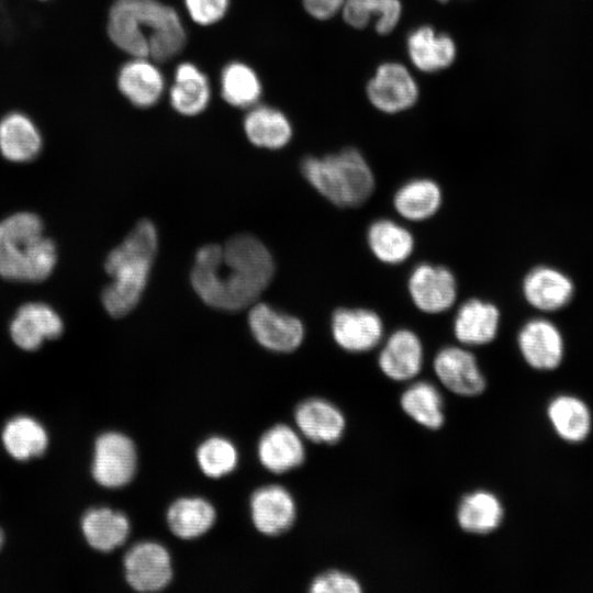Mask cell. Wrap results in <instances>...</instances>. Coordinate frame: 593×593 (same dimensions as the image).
I'll return each mask as SVG.
<instances>
[{"mask_svg": "<svg viewBox=\"0 0 593 593\" xmlns=\"http://www.w3.org/2000/svg\"><path fill=\"white\" fill-rule=\"evenodd\" d=\"M273 273L267 247L250 234H238L224 245L208 244L198 249L190 281L205 304L235 312L254 304Z\"/></svg>", "mask_w": 593, "mask_h": 593, "instance_id": "cell-1", "label": "cell"}, {"mask_svg": "<svg viewBox=\"0 0 593 593\" xmlns=\"http://www.w3.org/2000/svg\"><path fill=\"white\" fill-rule=\"evenodd\" d=\"M108 33L132 57L155 63L171 59L186 43L179 14L157 0H116L109 13Z\"/></svg>", "mask_w": 593, "mask_h": 593, "instance_id": "cell-2", "label": "cell"}, {"mask_svg": "<svg viewBox=\"0 0 593 593\" xmlns=\"http://www.w3.org/2000/svg\"><path fill=\"white\" fill-rule=\"evenodd\" d=\"M157 248L156 227L153 222L145 219L109 253L104 268L113 280L103 289L101 300L111 316L122 317L138 304Z\"/></svg>", "mask_w": 593, "mask_h": 593, "instance_id": "cell-3", "label": "cell"}, {"mask_svg": "<svg viewBox=\"0 0 593 593\" xmlns=\"http://www.w3.org/2000/svg\"><path fill=\"white\" fill-rule=\"evenodd\" d=\"M57 260L54 242L46 237L41 219L30 212L0 222V276L12 281L46 279Z\"/></svg>", "mask_w": 593, "mask_h": 593, "instance_id": "cell-4", "label": "cell"}, {"mask_svg": "<svg viewBox=\"0 0 593 593\" xmlns=\"http://www.w3.org/2000/svg\"><path fill=\"white\" fill-rule=\"evenodd\" d=\"M305 180L338 208H358L376 190V177L368 160L354 147L322 157L306 156L300 164Z\"/></svg>", "mask_w": 593, "mask_h": 593, "instance_id": "cell-5", "label": "cell"}, {"mask_svg": "<svg viewBox=\"0 0 593 593\" xmlns=\"http://www.w3.org/2000/svg\"><path fill=\"white\" fill-rule=\"evenodd\" d=\"M406 288L414 306L429 315L449 311L458 298L455 273L439 264L416 265L409 275Z\"/></svg>", "mask_w": 593, "mask_h": 593, "instance_id": "cell-6", "label": "cell"}, {"mask_svg": "<svg viewBox=\"0 0 593 593\" xmlns=\"http://www.w3.org/2000/svg\"><path fill=\"white\" fill-rule=\"evenodd\" d=\"M331 333L336 345L343 350L363 354L382 343L384 324L374 310L342 306L332 314Z\"/></svg>", "mask_w": 593, "mask_h": 593, "instance_id": "cell-7", "label": "cell"}, {"mask_svg": "<svg viewBox=\"0 0 593 593\" xmlns=\"http://www.w3.org/2000/svg\"><path fill=\"white\" fill-rule=\"evenodd\" d=\"M366 91L370 103L387 114L412 108L419 94L414 76L403 64L396 61L379 65Z\"/></svg>", "mask_w": 593, "mask_h": 593, "instance_id": "cell-8", "label": "cell"}, {"mask_svg": "<svg viewBox=\"0 0 593 593\" xmlns=\"http://www.w3.org/2000/svg\"><path fill=\"white\" fill-rule=\"evenodd\" d=\"M137 455L134 443L125 435L110 432L94 445L92 475L105 488H121L134 477Z\"/></svg>", "mask_w": 593, "mask_h": 593, "instance_id": "cell-9", "label": "cell"}, {"mask_svg": "<svg viewBox=\"0 0 593 593\" xmlns=\"http://www.w3.org/2000/svg\"><path fill=\"white\" fill-rule=\"evenodd\" d=\"M433 369L439 382L460 396L481 394L486 385L475 355L462 345L440 348L434 359Z\"/></svg>", "mask_w": 593, "mask_h": 593, "instance_id": "cell-10", "label": "cell"}, {"mask_svg": "<svg viewBox=\"0 0 593 593\" xmlns=\"http://www.w3.org/2000/svg\"><path fill=\"white\" fill-rule=\"evenodd\" d=\"M248 325L254 338L276 353H290L300 347L305 329L300 318L280 312L266 303L253 304Z\"/></svg>", "mask_w": 593, "mask_h": 593, "instance_id": "cell-11", "label": "cell"}, {"mask_svg": "<svg viewBox=\"0 0 593 593\" xmlns=\"http://www.w3.org/2000/svg\"><path fill=\"white\" fill-rule=\"evenodd\" d=\"M127 583L139 592H155L167 586L172 578L168 550L155 541L134 545L124 557Z\"/></svg>", "mask_w": 593, "mask_h": 593, "instance_id": "cell-12", "label": "cell"}, {"mask_svg": "<svg viewBox=\"0 0 593 593\" xmlns=\"http://www.w3.org/2000/svg\"><path fill=\"white\" fill-rule=\"evenodd\" d=\"M423 365V343L414 331L406 327L393 331L385 338L378 355L380 371L395 382L413 380Z\"/></svg>", "mask_w": 593, "mask_h": 593, "instance_id": "cell-13", "label": "cell"}, {"mask_svg": "<svg viewBox=\"0 0 593 593\" xmlns=\"http://www.w3.org/2000/svg\"><path fill=\"white\" fill-rule=\"evenodd\" d=\"M500 324L501 312L493 302L470 298L458 306L452 320V333L460 345L480 347L496 338Z\"/></svg>", "mask_w": 593, "mask_h": 593, "instance_id": "cell-14", "label": "cell"}, {"mask_svg": "<svg viewBox=\"0 0 593 593\" xmlns=\"http://www.w3.org/2000/svg\"><path fill=\"white\" fill-rule=\"evenodd\" d=\"M63 328L61 318L49 305L31 302L16 311L10 324V334L20 348L35 350L44 340L59 337Z\"/></svg>", "mask_w": 593, "mask_h": 593, "instance_id": "cell-15", "label": "cell"}, {"mask_svg": "<svg viewBox=\"0 0 593 593\" xmlns=\"http://www.w3.org/2000/svg\"><path fill=\"white\" fill-rule=\"evenodd\" d=\"M249 506L255 527L268 536L288 530L296 514L292 495L280 485L257 489L250 497Z\"/></svg>", "mask_w": 593, "mask_h": 593, "instance_id": "cell-16", "label": "cell"}, {"mask_svg": "<svg viewBox=\"0 0 593 593\" xmlns=\"http://www.w3.org/2000/svg\"><path fill=\"white\" fill-rule=\"evenodd\" d=\"M517 343L525 361L538 370L556 368L563 354L562 337L548 320L533 318L521 328Z\"/></svg>", "mask_w": 593, "mask_h": 593, "instance_id": "cell-17", "label": "cell"}, {"mask_svg": "<svg viewBox=\"0 0 593 593\" xmlns=\"http://www.w3.org/2000/svg\"><path fill=\"white\" fill-rule=\"evenodd\" d=\"M294 421L300 433L315 444H336L346 429V418L339 407L320 398L301 402Z\"/></svg>", "mask_w": 593, "mask_h": 593, "instance_id": "cell-18", "label": "cell"}, {"mask_svg": "<svg viewBox=\"0 0 593 593\" xmlns=\"http://www.w3.org/2000/svg\"><path fill=\"white\" fill-rule=\"evenodd\" d=\"M406 53L416 69L432 74L448 68L455 61L457 46L448 34L421 25L409 33Z\"/></svg>", "mask_w": 593, "mask_h": 593, "instance_id": "cell-19", "label": "cell"}, {"mask_svg": "<svg viewBox=\"0 0 593 593\" xmlns=\"http://www.w3.org/2000/svg\"><path fill=\"white\" fill-rule=\"evenodd\" d=\"M118 86L132 104L146 109L156 104L161 98L165 79L154 60L146 57H133L121 67Z\"/></svg>", "mask_w": 593, "mask_h": 593, "instance_id": "cell-20", "label": "cell"}, {"mask_svg": "<svg viewBox=\"0 0 593 593\" xmlns=\"http://www.w3.org/2000/svg\"><path fill=\"white\" fill-rule=\"evenodd\" d=\"M525 300L533 307L551 312L567 305L573 295V283L561 271L547 267H535L527 272L522 283Z\"/></svg>", "mask_w": 593, "mask_h": 593, "instance_id": "cell-21", "label": "cell"}, {"mask_svg": "<svg viewBox=\"0 0 593 593\" xmlns=\"http://www.w3.org/2000/svg\"><path fill=\"white\" fill-rule=\"evenodd\" d=\"M443 189L437 181L418 177L405 181L396 189L392 204L400 217L419 223L435 216L443 205Z\"/></svg>", "mask_w": 593, "mask_h": 593, "instance_id": "cell-22", "label": "cell"}, {"mask_svg": "<svg viewBox=\"0 0 593 593\" xmlns=\"http://www.w3.org/2000/svg\"><path fill=\"white\" fill-rule=\"evenodd\" d=\"M366 242L373 257L389 266L405 262L415 249L412 232L405 225L387 217L377 219L369 224Z\"/></svg>", "mask_w": 593, "mask_h": 593, "instance_id": "cell-23", "label": "cell"}, {"mask_svg": "<svg viewBox=\"0 0 593 593\" xmlns=\"http://www.w3.org/2000/svg\"><path fill=\"white\" fill-rule=\"evenodd\" d=\"M257 451L260 463L275 473L292 470L305 459V448L300 435L284 424L276 425L264 433Z\"/></svg>", "mask_w": 593, "mask_h": 593, "instance_id": "cell-24", "label": "cell"}, {"mask_svg": "<svg viewBox=\"0 0 593 593\" xmlns=\"http://www.w3.org/2000/svg\"><path fill=\"white\" fill-rule=\"evenodd\" d=\"M170 103L183 115H195L206 109L211 99L208 77L192 63H181L175 70L169 90Z\"/></svg>", "mask_w": 593, "mask_h": 593, "instance_id": "cell-25", "label": "cell"}, {"mask_svg": "<svg viewBox=\"0 0 593 593\" xmlns=\"http://www.w3.org/2000/svg\"><path fill=\"white\" fill-rule=\"evenodd\" d=\"M504 516L500 499L486 490H475L466 494L457 507L459 527L471 534L484 535L495 530Z\"/></svg>", "mask_w": 593, "mask_h": 593, "instance_id": "cell-26", "label": "cell"}, {"mask_svg": "<svg viewBox=\"0 0 593 593\" xmlns=\"http://www.w3.org/2000/svg\"><path fill=\"white\" fill-rule=\"evenodd\" d=\"M243 126L247 138L258 147L278 149L292 137L289 119L280 110L268 105L251 107L244 118Z\"/></svg>", "mask_w": 593, "mask_h": 593, "instance_id": "cell-27", "label": "cell"}, {"mask_svg": "<svg viewBox=\"0 0 593 593\" xmlns=\"http://www.w3.org/2000/svg\"><path fill=\"white\" fill-rule=\"evenodd\" d=\"M81 528L92 548L108 552L126 540L130 534V522L123 513L101 507L86 513Z\"/></svg>", "mask_w": 593, "mask_h": 593, "instance_id": "cell-28", "label": "cell"}, {"mask_svg": "<svg viewBox=\"0 0 593 593\" xmlns=\"http://www.w3.org/2000/svg\"><path fill=\"white\" fill-rule=\"evenodd\" d=\"M402 411L418 425L438 429L444 425V399L437 387L428 381L410 384L400 396Z\"/></svg>", "mask_w": 593, "mask_h": 593, "instance_id": "cell-29", "label": "cell"}, {"mask_svg": "<svg viewBox=\"0 0 593 593\" xmlns=\"http://www.w3.org/2000/svg\"><path fill=\"white\" fill-rule=\"evenodd\" d=\"M41 146V135L26 116L12 113L0 122V150L7 159L29 161L38 154Z\"/></svg>", "mask_w": 593, "mask_h": 593, "instance_id": "cell-30", "label": "cell"}, {"mask_svg": "<svg viewBox=\"0 0 593 593\" xmlns=\"http://www.w3.org/2000/svg\"><path fill=\"white\" fill-rule=\"evenodd\" d=\"M213 505L202 497H180L168 508L167 523L179 538L192 539L206 533L215 522Z\"/></svg>", "mask_w": 593, "mask_h": 593, "instance_id": "cell-31", "label": "cell"}, {"mask_svg": "<svg viewBox=\"0 0 593 593\" xmlns=\"http://www.w3.org/2000/svg\"><path fill=\"white\" fill-rule=\"evenodd\" d=\"M342 12L345 22L355 29L373 22L379 34H388L401 20L402 4L400 0H345Z\"/></svg>", "mask_w": 593, "mask_h": 593, "instance_id": "cell-32", "label": "cell"}, {"mask_svg": "<svg viewBox=\"0 0 593 593\" xmlns=\"http://www.w3.org/2000/svg\"><path fill=\"white\" fill-rule=\"evenodd\" d=\"M220 86L223 99L228 104L242 109L256 105L262 93L256 71L239 61L230 63L223 68Z\"/></svg>", "mask_w": 593, "mask_h": 593, "instance_id": "cell-33", "label": "cell"}, {"mask_svg": "<svg viewBox=\"0 0 593 593\" xmlns=\"http://www.w3.org/2000/svg\"><path fill=\"white\" fill-rule=\"evenodd\" d=\"M2 440L8 452L18 460L41 456L47 447L45 429L27 416L11 419L3 429Z\"/></svg>", "mask_w": 593, "mask_h": 593, "instance_id": "cell-34", "label": "cell"}, {"mask_svg": "<svg viewBox=\"0 0 593 593\" xmlns=\"http://www.w3.org/2000/svg\"><path fill=\"white\" fill-rule=\"evenodd\" d=\"M549 418L557 433L570 441H580L590 432V413L580 401L570 396H560L548 407Z\"/></svg>", "mask_w": 593, "mask_h": 593, "instance_id": "cell-35", "label": "cell"}, {"mask_svg": "<svg viewBox=\"0 0 593 593\" xmlns=\"http://www.w3.org/2000/svg\"><path fill=\"white\" fill-rule=\"evenodd\" d=\"M238 460L235 446L226 438L213 436L197 449V461L202 472L210 478H221L232 472Z\"/></svg>", "mask_w": 593, "mask_h": 593, "instance_id": "cell-36", "label": "cell"}, {"mask_svg": "<svg viewBox=\"0 0 593 593\" xmlns=\"http://www.w3.org/2000/svg\"><path fill=\"white\" fill-rule=\"evenodd\" d=\"M311 593H360V582L351 574L339 570H329L318 574L311 582Z\"/></svg>", "mask_w": 593, "mask_h": 593, "instance_id": "cell-37", "label": "cell"}, {"mask_svg": "<svg viewBox=\"0 0 593 593\" xmlns=\"http://www.w3.org/2000/svg\"><path fill=\"white\" fill-rule=\"evenodd\" d=\"M184 5L195 23L211 25L226 14L230 0H184Z\"/></svg>", "mask_w": 593, "mask_h": 593, "instance_id": "cell-38", "label": "cell"}, {"mask_svg": "<svg viewBox=\"0 0 593 593\" xmlns=\"http://www.w3.org/2000/svg\"><path fill=\"white\" fill-rule=\"evenodd\" d=\"M306 12L317 20H327L342 11L345 0H302Z\"/></svg>", "mask_w": 593, "mask_h": 593, "instance_id": "cell-39", "label": "cell"}, {"mask_svg": "<svg viewBox=\"0 0 593 593\" xmlns=\"http://www.w3.org/2000/svg\"><path fill=\"white\" fill-rule=\"evenodd\" d=\"M3 541H4V536H3L2 530L0 529V550L2 548Z\"/></svg>", "mask_w": 593, "mask_h": 593, "instance_id": "cell-40", "label": "cell"}]
</instances>
